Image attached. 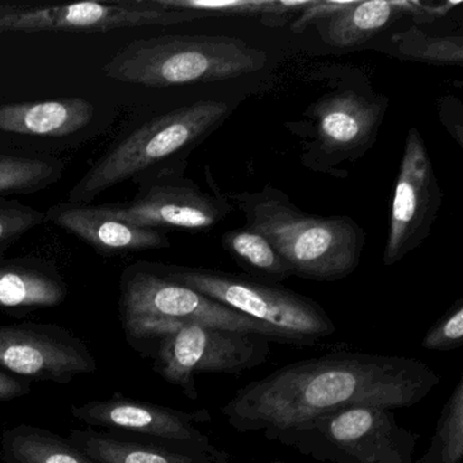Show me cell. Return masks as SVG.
I'll use <instances>...</instances> for the list:
<instances>
[{
  "mask_svg": "<svg viewBox=\"0 0 463 463\" xmlns=\"http://www.w3.org/2000/svg\"><path fill=\"white\" fill-rule=\"evenodd\" d=\"M416 357L338 351L288 363L238 389L221 408L238 432L275 433L325 411L351 405L411 408L440 383Z\"/></svg>",
  "mask_w": 463,
  "mask_h": 463,
  "instance_id": "obj_1",
  "label": "cell"
},
{
  "mask_svg": "<svg viewBox=\"0 0 463 463\" xmlns=\"http://www.w3.org/2000/svg\"><path fill=\"white\" fill-rule=\"evenodd\" d=\"M226 196L245 216L246 227L280 254L292 276L330 283L348 278L359 267L365 234L354 219L311 215L270 185Z\"/></svg>",
  "mask_w": 463,
  "mask_h": 463,
  "instance_id": "obj_2",
  "label": "cell"
},
{
  "mask_svg": "<svg viewBox=\"0 0 463 463\" xmlns=\"http://www.w3.org/2000/svg\"><path fill=\"white\" fill-rule=\"evenodd\" d=\"M229 102H194L156 116L116 143L72 186L69 203L90 204L116 185L169 169H184L186 156L232 115Z\"/></svg>",
  "mask_w": 463,
  "mask_h": 463,
  "instance_id": "obj_3",
  "label": "cell"
},
{
  "mask_svg": "<svg viewBox=\"0 0 463 463\" xmlns=\"http://www.w3.org/2000/svg\"><path fill=\"white\" fill-rule=\"evenodd\" d=\"M267 61L265 51L237 37L159 36L129 43L102 71L128 85L175 88L238 80Z\"/></svg>",
  "mask_w": 463,
  "mask_h": 463,
  "instance_id": "obj_4",
  "label": "cell"
},
{
  "mask_svg": "<svg viewBox=\"0 0 463 463\" xmlns=\"http://www.w3.org/2000/svg\"><path fill=\"white\" fill-rule=\"evenodd\" d=\"M269 440L318 462L414 463L417 435L392 409L351 405L298 422Z\"/></svg>",
  "mask_w": 463,
  "mask_h": 463,
  "instance_id": "obj_5",
  "label": "cell"
},
{
  "mask_svg": "<svg viewBox=\"0 0 463 463\" xmlns=\"http://www.w3.org/2000/svg\"><path fill=\"white\" fill-rule=\"evenodd\" d=\"M118 310L127 341L140 354L165 327L180 322L256 333L272 344H283L280 335L267 325L169 280L153 262H137L124 269Z\"/></svg>",
  "mask_w": 463,
  "mask_h": 463,
  "instance_id": "obj_6",
  "label": "cell"
},
{
  "mask_svg": "<svg viewBox=\"0 0 463 463\" xmlns=\"http://www.w3.org/2000/svg\"><path fill=\"white\" fill-rule=\"evenodd\" d=\"M154 265L169 280L267 325L283 344L316 345L337 332L335 321L319 303L284 287L207 268Z\"/></svg>",
  "mask_w": 463,
  "mask_h": 463,
  "instance_id": "obj_7",
  "label": "cell"
},
{
  "mask_svg": "<svg viewBox=\"0 0 463 463\" xmlns=\"http://www.w3.org/2000/svg\"><path fill=\"white\" fill-rule=\"evenodd\" d=\"M270 344L256 333L180 322L165 327L143 356L153 360L154 371L167 383L197 400V375H241L260 367L269 359Z\"/></svg>",
  "mask_w": 463,
  "mask_h": 463,
  "instance_id": "obj_8",
  "label": "cell"
},
{
  "mask_svg": "<svg viewBox=\"0 0 463 463\" xmlns=\"http://www.w3.org/2000/svg\"><path fill=\"white\" fill-rule=\"evenodd\" d=\"M134 199L101 204L105 213L135 226L180 232H208L234 211L226 194H207L184 177V169H169L135 183Z\"/></svg>",
  "mask_w": 463,
  "mask_h": 463,
  "instance_id": "obj_9",
  "label": "cell"
},
{
  "mask_svg": "<svg viewBox=\"0 0 463 463\" xmlns=\"http://www.w3.org/2000/svg\"><path fill=\"white\" fill-rule=\"evenodd\" d=\"M389 99L354 89L319 97L305 112L311 128L308 166L324 170L359 161L375 145Z\"/></svg>",
  "mask_w": 463,
  "mask_h": 463,
  "instance_id": "obj_10",
  "label": "cell"
},
{
  "mask_svg": "<svg viewBox=\"0 0 463 463\" xmlns=\"http://www.w3.org/2000/svg\"><path fill=\"white\" fill-rule=\"evenodd\" d=\"M443 204V192L436 178L424 139L411 127L405 140L395 181L389 232L383 251L384 267L402 261L430 237Z\"/></svg>",
  "mask_w": 463,
  "mask_h": 463,
  "instance_id": "obj_11",
  "label": "cell"
},
{
  "mask_svg": "<svg viewBox=\"0 0 463 463\" xmlns=\"http://www.w3.org/2000/svg\"><path fill=\"white\" fill-rule=\"evenodd\" d=\"M0 368L12 375L67 384L99 368L93 352L71 330L53 324L0 325Z\"/></svg>",
  "mask_w": 463,
  "mask_h": 463,
  "instance_id": "obj_12",
  "label": "cell"
},
{
  "mask_svg": "<svg viewBox=\"0 0 463 463\" xmlns=\"http://www.w3.org/2000/svg\"><path fill=\"white\" fill-rule=\"evenodd\" d=\"M199 21L192 13L162 7L156 0L43 7L0 15V32H109Z\"/></svg>",
  "mask_w": 463,
  "mask_h": 463,
  "instance_id": "obj_13",
  "label": "cell"
},
{
  "mask_svg": "<svg viewBox=\"0 0 463 463\" xmlns=\"http://www.w3.org/2000/svg\"><path fill=\"white\" fill-rule=\"evenodd\" d=\"M70 413L89 427L108 432L128 433L170 440H203L208 436L200 425L211 421L207 409L178 411L169 406L113 395L108 400L72 405Z\"/></svg>",
  "mask_w": 463,
  "mask_h": 463,
  "instance_id": "obj_14",
  "label": "cell"
},
{
  "mask_svg": "<svg viewBox=\"0 0 463 463\" xmlns=\"http://www.w3.org/2000/svg\"><path fill=\"white\" fill-rule=\"evenodd\" d=\"M69 440L97 463H230L210 438L170 440L88 428L70 430Z\"/></svg>",
  "mask_w": 463,
  "mask_h": 463,
  "instance_id": "obj_15",
  "label": "cell"
},
{
  "mask_svg": "<svg viewBox=\"0 0 463 463\" xmlns=\"http://www.w3.org/2000/svg\"><path fill=\"white\" fill-rule=\"evenodd\" d=\"M417 12L416 4L408 2H335L317 0L292 25L302 32L316 25L319 36L327 45L354 48L364 44L389 28L403 13Z\"/></svg>",
  "mask_w": 463,
  "mask_h": 463,
  "instance_id": "obj_16",
  "label": "cell"
},
{
  "mask_svg": "<svg viewBox=\"0 0 463 463\" xmlns=\"http://www.w3.org/2000/svg\"><path fill=\"white\" fill-rule=\"evenodd\" d=\"M44 215L45 221L71 232L104 256H126L172 246L164 232L118 221L101 205L59 203Z\"/></svg>",
  "mask_w": 463,
  "mask_h": 463,
  "instance_id": "obj_17",
  "label": "cell"
},
{
  "mask_svg": "<svg viewBox=\"0 0 463 463\" xmlns=\"http://www.w3.org/2000/svg\"><path fill=\"white\" fill-rule=\"evenodd\" d=\"M96 108L88 99H64L0 107V131L26 137H64L90 124Z\"/></svg>",
  "mask_w": 463,
  "mask_h": 463,
  "instance_id": "obj_18",
  "label": "cell"
},
{
  "mask_svg": "<svg viewBox=\"0 0 463 463\" xmlns=\"http://www.w3.org/2000/svg\"><path fill=\"white\" fill-rule=\"evenodd\" d=\"M69 289L58 268L34 257L0 260V308L55 307Z\"/></svg>",
  "mask_w": 463,
  "mask_h": 463,
  "instance_id": "obj_19",
  "label": "cell"
},
{
  "mask_svg": "<svg viewBox=\"0 0 463 463\" xmlns=\"http://www.w3.org/2000/svg\"><path fill=\"white\" fill-rule=\"evenodd\" d=\"M0 457L4 463H97L69 438L28 424L4 430Z\"/></svg>",
  "mask_w": 463,
  "mask_h": 463,
  "instance_id": "obj_20",
  "label": "cell"
},
{
  "mask_svg": "<svg viewBox=\"0 0 463 463\" xmlns=\"http://www.w3.org/2000/svg\"><path fill=\"white\" fill-rule=\"evenodd\" d=\"M222 245L249 278L279 286L292 273L280 254L259 232L243 227L222 235Z\"/></svg>",
  "mask_w": 463,
  "mask_h": 463,
  "instance_id": "obj_21",
  "label": "cell"
},
{
  "mask_svg": "<svg viewBox=\"0 0 463 463\" xmlns=\"http://www.w3.org/2000/svg\"><path fill=\"white\" fill-rule=\"evenodd\" d=\"M64 169L53 156L0 154V199L44 191L61 181Z\"/></svg>",
  "mask_w": 463,
  "mask_h": 463,
  "instance_id": "obj_22",
  "label": "cell"
},
{
  "mask_svg": "<svg viewBox=\"0 0 463 463\" xmlns=\"http://www.w3.org/2000/svg\"><path fill=\"white\" fill-rule=\"evenodd\" d=\"M463 376L458 379L441 409L430 447L414 463H462Z\"/></svg>",
  "mask_w": 463,
  "mask_h": 463,
  "instance_id": "obj_23",
  "label": "cell"
},
{
  "mask_svg": "<svg viewBox=\"0 0 463 463\" xmlns=\"http://www.w3.org/2000/svg\"><path fill=\"white\" fill-rule=\"evenodd\" d=\"M397 56L433 66H463V36H430L417 26L392 37Z\"/></svg>",
  "mask_w": 463,
  "mask_h": 463,
  "instance_id": "obj_24",
  "label": "cell"
},
{
  "mask_svg": "<svg viewBox=\"0 0 463 463\" xmlns=\"http://www.w3.org/2000/svg\"><path fill=\"white\" fill-rule=\"evenodd\" d=\"M270 0H156L170 10L192 13L199 20L208 17H260Z\"/></svg>",
  "mask_w": 463,
  "mask_h": 463,
  "instance_id": "obj_25",
  "label": "cell"
},
{
  "mask_svg": "<svg viewBox=\"0 0 463 463\" xmlns=\"http://www.w3.org/2000/svg\"><path fill=\"white\" fill-rule=\"evenodd\" d=\"M45 215L17 200L0 199V260L21 237L36 229Z\"/></svg>",
  "mask_w": 463,
  "mask_h": 463,
  "instance_id": "obj_26",
  "label": "cell"
},
{
  "mask_svg": "<svg viewBox=\"0 0 463 463\" xmlns=\"http://www.w3.org/2000/svg\"><path fill=\"white\" fill-rule=\"evenodd\" d=\"M463 345V300L457 303L425 333L421 346L427 351L449 352Z\"/></svg>",
  "mask_w": 463,
  "mask_h": 463,
  "instance_id": "obj_27",
  "label": "cell"
},
{
  "mask_svg": "<svg viewBox=\"0 0 463 463\" xmlns=\"http://www.w3.org/2000/svg\"><path fill=\"white\" fill-rule=\"evenodd\" d=\"M317 0H302V2H284V0H270L261 17V23L270 28L284 26L287 23L305 13L308 7L313 6Z\"/></svg>",
  "mask_w": 463,
  "mask_h": 463,
  "instance_id": "obj_28",
  "label": "cell"
},
{
  "mask_svg": "<svg viewBox=\"0 0 463 463\" xmlns=\"http://www.w3.org/2000/svg\"><path fill=\"white\" fill-rule=\"evenodd\" d=\"M439 115L447 131L457 140L458 145L463 146V107L457 97H443L439 101Z\"/></svg>",
  "mask_w": 463,
  "mask_h": 463,
  "instance_id": "obj_29",
  "label": "cell"
},
{
  "mask_svg": "<svg viewBox=\"0 0 463 463\" xmlns=\"http://www.w3.org/2000/svg\"><path fill=\"white\" fill-rule=\"evenodd\" d=\"M31 390V383L28 381L15 378L6 371H0V402L25 397Z\"/></svg>",
  "mask_w": 463,
  "mask_h": 463,
  "instance_id": "obj_30",
  "label": "cell"
},
{
  "mask_svg": "<svg viewBox=\"0 0 463 463\" xmlns=\"http://www.w3.org/2000/svg\"><path fill=\"white\" fill-rule=\"evenodd\" d=\"M269 463H295V462H288V460L276 459V460H272V462H269Z\"/></svg>",
  "mask_w": 463,
  "mask_h": 463,
  "instance_id": "obj_31",
  "label": "cell"
}]
</instances>
